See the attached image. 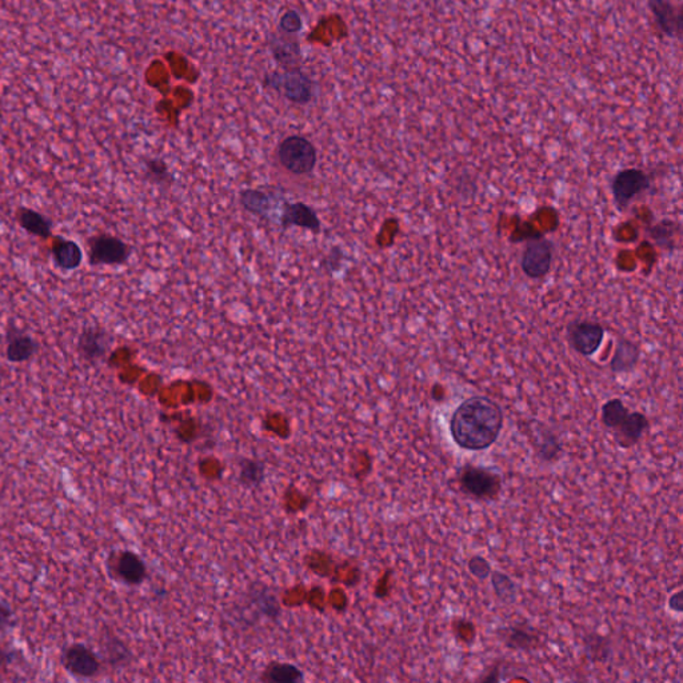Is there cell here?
Segmentation results:
<instances>
[{
    "mask_svg": "<svg viewBox=\"0 0 683 683\" xmlns=\"http://www.w3.org/2000/svg\"><path fill=\"white\" fill-rule=\"evenodd\" d=\"M505 425L502 407L486 395H473L458 404L450 418V434L459 449L484 451L500 438Z\"/></svg>",
    "mask_w": 683,
    "mask_h": 683,
    "instance_id": "1",
    "label": "cell"
},
{
    "mask_svg": "<svg viewBox=\"0 0 683 683\" xmlns=\"http://www.w3.org/2000/svg\"><path fill=\"white\" fill-rule=\"evenodd\" d=\"M458 489L476 500H495L502 492V476L484 466L466 463L458 468Z\"/></svg>",
    "mask_w": 683,
    "mask_h": 683,
    "instance_id": "2",
    "label": "cell"
},
{
    "mask_svg": "<svg viewBox=\"0 0 683 683\" xmlns=\"http://www.w3.org/2000/svg\"><path fill=\"white\" fill-rule=\"evenodd\" d=\"M264 85L298 106L309 104L314 98V82L302 69L269 72L264 77Z\"/></svg>",
    "mask_w": 683,
    "mask_h": 683,
    "instance_id": "3",
    "label": "cell"
},
{
    "mask_svg": "<svg viewBox=\"0 0 683 683\" xmlns=\"http://www.w3.org/2000/svg\"><path fill=\"white\" fill-rule=\"evenodd\" d=\"M277 157L283 168L296 175L313 173L318 160L314 144L302 135H290L283 139L278 146Z\"/></svg>",
    "mask_w": 683,
    "mask_h": 683,
    "instance_id": "4",
    "label": "cell"
},
{
    "mask_svg": "<svg viewBox=\"0 0 683 683\" xmlns=\"http://www.w3.org/2000/svg\"><path fill=\"white\" fill-rule=\"evenodd\" d=\"M554 261L553 240L537 234L529 238L521 256V270L529 280H543L551 272Z\"/></svg>",
    "mask_w": 683,
    "mask_h": 683,
    "instance_id": "5",
    "label": "cell"
},
{
    "mask_svg": "<svg viewBox=\"0 0 683 683\" xmlns=\"http://www.w3.org/2000/svg\"><path fill=\"white\" fill-rule=\"evenodd\" d=\"M650 187L652 179L641 168L630 167L618 171L610 183L615 207L623 213L637 197L646 192Z\"/></svg>",
    "mask_w": 683,
    "mask_h": 683,
    "instance_id": "6",
    "label": "cell"
},
{
    "mask_svg": "<svg viewBox=\"0 0 683 683\" xmlns=\"http://www.w3.org/2000/svg\"><path fill=\"white\" fill-rule=\"evenodd\" d=\"M604 326L589 320H574L567 325L566 338L573 350L580 355L593 356L605 341Z\"/></svg>",
    "mask_w": 683,
    "mask_h": 683,
    "instance_id": "7",
    "label": "cell"
},
{
    "mask_svg": "<svg viewBox=\"0 0 683 683\" xmlns=\"http://www.w3.org/2000/svg\"><path fill=\"white\" fill-rule=\"evenodd\" d=\"M88 256L93 266H118L130 258L131 248L127 243L112 235L101 234L88 240Z\"/></svg>",
    "mask_w": 683,
    "mask_h": 683,
    "instance_id": "8",
    "label": "cell"
},
{
    "mask_svg": "<svg viewBox=\"0 0 683 683\" xmlns=\"http://www.w3.org/2000/svg\"><path fill=\"white\" fill-rule=\"evenodd\" d=\"M61 665L67 673L77 679H94L101 671L98 655L83 644H72L61 653Z\"/></svg>",
    "mask_w": 683,
    "mask_h": 683,
    "instance_id": "9",
    "label": "cell"
},
{
    "mask_svg": "<svg viewBox=\"0 0 683 683\" xmlns=\"http://www.w3.org/2000/svg\"><path fill=\"white\" fill-rule=\"evenodd\" d=\"M527 439L534 449L535 457L545 463H554L564 454L561 439L551 428L546 427L537 420L527 426Z\"/></svg>",
    "mask_w": 683,
    "mask_h": 683,
    "instance_id": "10",
    "label": "cell"
},
{
    "mask_svg": "<svg viewBox=\"0 0 683 683\" xmlns=\"http://www.w3.org/2000/svg\"><path fill=\"white\" fill-rule=\"evenodd\" d=\"M647 4L652 11L658 31L669 39L682 40V8L671 3V0H649Z\"/></svg>",
    "mask_w": 683,
    "mask_h": 683,
    "instance_id": "11",
    "label": "cell"
},
{
    "mask_svg": "<svg viewBox=\"0 0 683 683\" xmlns=\"http://www.w3.org/2000/svg\"><path fill=\"white\" fill-rule=\"evenodd\" d=\"M497 634L503 646L514 652H533L542 645L540 633L527 622L503 626Z\"/></svg>",
    "mask_w": 683,
    "mask_h": 683,
    "instance_id": "12",
    "label": "cell"
},
{
    "mask_svg": "<svg viewBox=\"0 0 683 683\" xmlns=\"http://www.w3.org/2000/svg\"><path fill=\"white\" fill-rule=\"evenodd\" d=\"M112 338L104 329L99 326H87L83 329L77 342L79 355L88 363H96L109 353Z\"/></svg>",
    "mask_w": 683,
    "mask_h": 683,
    "instance_id": "13",
    "label": "cell"
},
{
    "mask_svg": "<svg viewBox=\"0 0 683 683\" xmlns=\"http://www.w3.org/2000/svg\"><path fill=\"white\" fill-rule=\"evenodd\" d=\"M649 428L650 420L644 412L630 411L626 419L612 431L613 438L620 449L629 450L639 443Z\"/></svg>",
    "mask_w": 683,
    "mask_h": 683,
    "instance_id": "14",
    "label": "cell"
},
{
    "mask_svg": "<svg viewBox=\"0 0 683 683\" xmlns=\"http://www.w3.org/2000/svg\"><path fill=\"white\" fill-rule=\"evenodd\" d=\"M39 351V343L29 334L10 325L5 334V358L11 363H24L34 358Z\"/></svg>",
    "mask_w": 683,
    "mask_h": 683,
    "instance_id": "15",
    "label": "cell"
},
{
    "mask_svg": "<svg viewBox=\"0 0 683 683\" xmlns=\"http://www.w3.org/2000/svg\"><path fill=\"white\" fill-rule=\"evenodd\" d=\"M114 569L118 578L126 585H141L147 577L143 559L134 551H120L115 559Z\"/></svg>",
    "mask_w": 683,
    "mask_h": 683,
    "instance_id": "16",
    "label": "cell"
},
{
    "mask_svg": "<svg viewBox=\"0 0 683 683\" xmlns=\"http://www.w3.org/2000/svg\"><path fill=\"white\" fill-rule=\"evenodd\" d=\"M639 359H641V347L638 343L621 337L610 361V370L614 374H629L638 366Z\"/></svg>",
    "mask_w": 683,
    "mask_h": 683,
    "instance_id": "17",
    "label": "cell"
},
{
    "mask_svg": "<svg viewBox=\"0 0 683 683\" xmlns=\"http://www.w3.org/2000/svg\"><path fill=\"white\" fill-rule=\"evenodd\" d=\"M53 264L63 272L79 269L83 262V251L75 240L56 237L51 248Z\"/></svg>",
    "mask_w": 683,
    "mask_h": 683,
    "instance_id": "18",
    "label": "cell"
},
{
    "mask_svg": "<svg viewBox=\"0 0 683 683\" xmlns=\"http://www.w3.org/2000/svg\"><path fill=\"white\" fill-rule=\"evenodd\" d=\"M281 224L285 229L291 226L302 227V229L320 232L321 222L314 208L305 203H288L283 208Z\"/></svg>",
    "mask_w": 683,
    "mask_h": 683,
    "instance_id": "19",
    "label": "cell"
},
{
    "mask_svg": "<svg viewBox=\"0 0 683 683\" xmlns=\"http://www.w3.org/2000/svg\"><path fill=\"white\" fill-rule=\"evenodd\" d=\"M270 48L272 58L283 69H301V47L297 40L288 37H272Z\"/></svg>",
    "mask_w": 683,
    "mask_h": 683,
    "instance_id": "20",
    "label": "cell"
},
{
    "mask_svg": "<svg viewBox=\"0 0 683 683\" xmlns=\"http://www.w3.org/2000/svg\"><path fill=\"white\" fill-rule=\"evenodd\" d=\"M16 219L21 229L34 237L48 240L53 237V222L39 211L28 207H19Z\"/></svg>",
    "mask_w": 683,
    "mask_h": 683,
    "instance_id": "21",
    "label": "cell"
},
{
    "mask_svg": "<svg viewBox=\"0 0 683 683\" xmlns=\"http://www.w3.org/2000/svg\"><path fill=\"white\" fill-rule=\"evenodd\" d=\"M679 230H681V226H679V222L666 218L658 222L655 226L650 227V229L647 230V234H649V237L655 240V243L658 248H663V250L671 251L676 248L677 237L679 235Z\"/></svg>",
    "mask_w": 683,
    "mask_h": 683,
    "instance_id": "22",
    "label": "cell"
},
{
    "mask_svg": "<svg viewBox=\"0 0 683 683\" xmlns=\"http://www.w3.org/2000/svg\"><path fill=\"white\" fill-rule=\"evenodd\" d=\"M240 203L248 213L261 218H269L272 211V198L261 190L246 189L240 192Z\"/></svg>",
    "mask_w": 683,
    "mask_h": 683,
    "instance_id": "23",
    "label": "cell"
},
{
    "mask_svg": "<svg viewBox=\"0 0 683 683\" xmlns=\"http://www.w3.org/2000/svg\"><path fill=\"white\" fill-rule=\"evenodd\" d=\"M629 407L621 398H612L605 402L601 409V422L607 430L614 431L628 417Z\"/></svg>",
    "mask_w": 683,
    "mask_h": 683,
    "instance_id": "24",
    "label": "cell"
},
{
    "mask_svg": "<svg viewBox=\"0 0 683 683\" xmlns=\"http://www.w3.org/2000/svg\"><path fill=\"white\" fill-rule=\"evenodd\" d=\"M583 645H585L586 655H588L591 661L606 663L612 657V642H610L607 637L597 633H589L585 639H583Z\"/></svg>",
    "mask_w": 683,
    "mask_h": 683,
    "instance_id": "25",
    "label": "cell"
},
{
    "mask_svg": "<svg viewBox=\"0 0 683 683\" xmlns=\"http://www.w3.org/2000/svg\"><path fill=\"white\" fill-rule=\"evenodd\" d=\"M264 681L274 683H294L304 681V673L290 663H272L264 671Z\"/></svg>",
    "mask_w": 683,
    "mask_h": 683,
    "instance_id": "26",
    "label": "cell"
},
{
    "mask_svg": "<svg viewBox=\"0 0 683 683\" xmlns=\"http://www.w3.org/2000/svg\"><path fill=\"white\" fill-rule=\"evenodd\" d=\"M490 577H492L495 596L500 602L506 605L516 602L518 589H516V582L508 574L502 572H492Z\"/></svg>",
    "mask_w": 683,
    "mask_h": 683,
    "instance_id": "27",
    "label": "cell"
},
{
    "mask_svg": "<svg viewBox=\"0 0 683 683\" xmlns=\"http://www.w3.org/2000/svg\"><path fill=\"white\" fill-rule=\"evenodd\" d=\"M450 626H451L452 636L457 639L458 644L473 646L476 636H478V630H476V623L473 621L462 617L454 618Z\"/></svg>",
    "mask_w": 683,
    "mask_h": 683,
    "instance_id": "28",
    "label": "cell"
},
{
    "mask_svg": "<svg viewBox=\"0 0 683 683\" xmlns=\"http://www.w3.org/2000/svg\"><path fill=\"white\" fill-rule=\"evenodd\" d=\"M240 470V481L248 486H258L264 481V466L253 459H245Z\"/></svg>",
    "mask_w": 683,
    "mask_h": 683,
    "instance_id": "29",
    "label": "cell"
},
{
    "mask_svg": "<svg viewBox=\"0 0 683 683\" xmlns=\"http://www.w3.org/2000/svg\"><path fill=\"white\" fill-rule=\"evenodd\" d=\"M304 27L301 13L297 10H288L280 19V29L286 35L298 34Z\"/></svg>",
    "mask_w": 683,
    "mask_h": 683,
    "instance_id": "30",
    "label": "cell"
},
{
    "mask_svg": "<svg viewBox=\"0 0 683 683\" xmlns=\"http://www.w3.org/2000/svg\"><path fill=\"white\" fill-rule=\"evenodd\" d=\"M468 569L473 577L476 580L484 581L492 574V565L489 564L486 558L482 556H474L468 559Z\"/></svg>",
    "mask_w": 683,
    "mask_h": 683,
    "instance_id": "31",
    "label": "cell"
},
{
    "mask_svg": "<svg viewBox=\"0 0 683 683\" xmlns=\"http://www.w3.org/2000/svg\"><path fill=\"white\" fill-rule=\"evenodd\" d=\"M147 176L155 183H165L170 178L167 165L163 160L150 159L146 162Z\"/></svg>",
    "mask_w": 683,
    "mask_h": 683,
    "instance_id": "32",
    "label": "cell"
},
{
    "mask_svg": "<svg viewBox=\"0 0 683 683\" xmlns=\"http://www.w3.org/2000/svg\"><path fill=\"white\" fill-rule=\"evenodd\" d=\"M13 612L7 604L0 602V633L10 630L13 626Z\"/></svg>",
    "mask_w": 683,
    "mask_h": 683,
    "instance_id": "33",
    "label": "cell"
},
{
    "mask_svg": "<svg viewBox=\"0 0 683 683\" xmlns=\"http://www.w3.org/2000/svg\"><path fill=\"white\" fill-rule=\"evenodd\" d=\"M669 609H671V612L679 613V614L683 612L682 590L677 591V593H674L673 596L669 598Z\"/></svg>",
    "mask_w": 683,
    "mask_h": 683,
    "instance_id": "34",
    "label": "cell"
},
{
    "mask_svg": "<svg viewBox=\"0 0 683 683\" xmlns=\"http://www.w3.org/2000/svg\"><path fill=\"white\" fill-rule=\"evenodd\" d=\"M13 655H15V653L10 652V650L4 649V647L0 646V669L4 668V666L10 665L11 663L13 661Z\"/></svg>",
    "mask_w": 683,
    "mask_h": 683,
    "instance_id": "35",
    "label": "cell"
},
{
    "mask_svg": "<svg viewBox=\"0 0 683 683\" xmlns=\"http://www.w3.org/2000/svg\"><path fill=\"white\" fill-rule=\"evenodd\" d=\"M439 390H436L435 386H434L433 390V398L435 399L436 402L442 401L444 396V391L443 388L441 387V386L438 385Z\"/></svg>",
    "mask_w": 683,
    "mask_h": 683,
    "instance_id": "36",
    "label": "cell"
}]
</instances>
